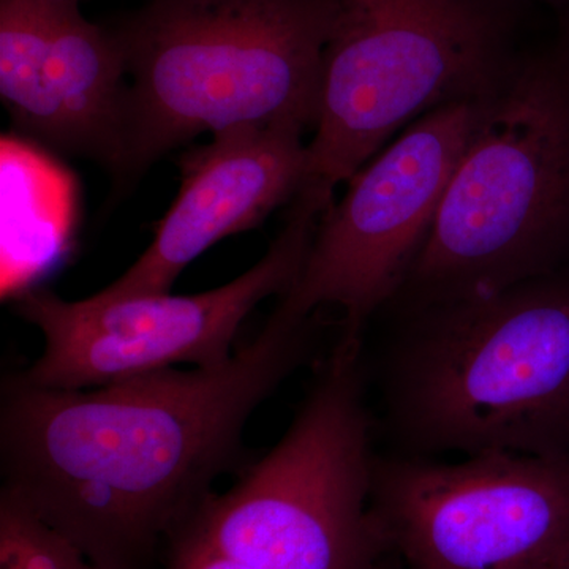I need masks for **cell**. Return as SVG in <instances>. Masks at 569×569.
Segmentation results:
<instances>
[{
    "label": "cell",
    "mask_w": 569,
    "mask_h": 569,
    "mask_svg": "<svg viewBox=\"0 0 569 569\" xmlns=\"http://www.w3.org/2000/svg\"><path fill=\"white\" fill-rule=\"evenodd\" d=\"M312 317L279 306L219 369L178 367L88 389L20 376L0 392V497L100 569H141L241 473L247 422L316 351Z\"/></svg>",
    "instance_id": "1"
},
{
    "label": "cell",
    "mask_w": 569,
    "mask_h": 569,
    "mask_svg": "<svg viewBox=\"0 0 569 569\" xmlns=\"http://www.w3.org/2000/svg\"><path fill=\"white\" fill-rule=\"evenodd\" d=\"M403 317L378 376L395 455L569 456V269Z\"/></svg>",
    "instance_id": "2"
},
{
    "label": "cell",
    "mask_w": 569,
    "mask_h": 569,
    "mask_svg": "<svg viewBox=\"0 0 569 569\" xmlns=\"http://www.w3.org/2000/svg\"><path fill=\"white\" fill-rule=\"evenodd\" d=\"M336 0H149L110 26L127 69L126 189L198 134L316 130Z\"/></svg>",
    "instance_id": "3"
},
{
    "label": "cell",
    "mask_w": 569,
    "mask_h": 569,
    "mask_svg": "<svg viewBox=\"0 0 569 569\" xmlns=\"http://www.w3.org/2000/svg\"><path fill=\"white\" fill-rule=\"evenodd\" d=\"M569 269V13L520 52L482 103L417 263L402 310L497 293Z\"/></svg>",
    "instance_id": "4"
},
{
    "label": "cell",
    "mask_w": 569,
    "mask_h": 569,
    "mask_svg": "<svg viewBox=\"0 0 569 569\" xmlns=\"http://www.w3.org/2000/svg\"><path fill=\"white\" fill-rule=\"evenodd\" d=\"M516 2L336 0L305 187L335 197L426 112L496 93L519 61Z\"/></svg>",
    "instance_id": "5"
},
{
    "label": "cell",
    "mask_w": 569,
    "mask_h": 569,
    "mask_svg": "<svg viewBox=\"0 0 569 569\" xmlns=\"http://www.w3.org/2000/svg\"><path fill=\"white\" fill-rule=\"evenodd\" d=\"M362 342L339 337L274 448L211 493L182 535L253 569H376Z\"/></svg>",
    "instance_id": "6"
},
{
    "label": "cell",
    "mask_w": 569,
    "mask_h": 569,
    "mask_svg": "<svg viewBox=\"0 0 569 569\" xmlns=\"http://www.w3.org/2000/svg\"><path fill=\"white\" fill-rule=\"evenodd\" d=\"M328 194L302 189L264 257L244 274L198 295H142L66 301L51 291L17 296V313L39 329L43 350L18 373L40 388L88 389L189 365L219 369L233 358L254 307L293 287Z\"/></svg>",
    "instance_id": "7"
},
{
    "label": "cell",
    "mask_w": 569,
    "mask_h": 569,
    "mask_svg": "<svg viewBox=\"0 0 569 569\" xmlns=\"http://www.w3.org/2000/svg\"><path fill=\"white\" fill-rule=\"evenodd\" d=\"M369 505L406 569H553L569 546V456L373 452Z\"/></svg>",
    "instance_id": "8"
},
{
    "label": "cell",
    "mask_w": 569,
    "mask_h": 569,
    "mask_svg": "<svg viewBox=\"0 0 569 569\" xmlns=\"http://www.w3.org/2000/svg\"><path fill=\"white\" fill-rule=\"evenodd\" d=\"M485 100L426 112L369 160L321 213L305 266L277 306L301 318L339 307L340 336L362 340L417 263Z\"/></svg>",
    "instance_id": "9"
},
{
    "label": "cell",
    "mask_w": 569,
    "mask_h": 569,
    "mask_svg": "<svg viewBox=\"0 0 569 569\" xmlns=\"http://www.w3.org/2000/svg\"><path fill=\"white\" fill-rule=\"evenodd\" d=\"M82 0H0V99L17 132L66 156L121 164L127 69Z\"/></svg>",
    "instance_id": "10"
},
{
    "label": "cell",
    "mask_w": 569,
    "mask_h": 569,
    "mask_svg": "<svg viewBox=\"0 0 569 569\" xmlns=\"http://www.w3.org/2000/svg\"><path fill=\"white\" fill-rule=\"evenodd\" d=\"M305 130L247 126L213 133L179 159L178 197L157 223L148 249L100 298L168 293L206 250L253 230L306 183Z\"/></svg>",
    "instance_id": "11"
},
{
    "label": "cell",
    "mask_w": 569,
    "mask_h": 569,
    "mask_svg": "<svg viewBox=\"0 0 569 569\" xmlns=\"http://www.w3.org/2000/svg\"><path fill=\"white\" fill-rule=\"evenodd\" d=\"M0 569H100L80 549L0 497Z\"/></svg>",
    "instance_id": "12"
},
{
    "label": "cell",
    "mask_w": 569,
    "mask_h": 569,
    "mask_svg": "<svg viewBox=\"0 0 569 569\" xmlns=\"http://www.w3.org/2000/svg\"><path fill=\"white\" fill-rule=\"evenodd\" d=\"M171 545L173 552L168 569H253L182 535L171 539Z\"/></svg>",
    "instance_id": "13"
},
{
    "label": "cell",
    "mask_w": 569,
    "mask_h": 569,
    "mask_svg": "<svg viewBox=\"0 0 569 569\" xmlns=\"http://www.w3.org/2000/svg\"><path fill=\"white\" fill-rule=\"evenodd\" d=\"M518 2H520V0H518ZM537 2L548 3V6L556 7V9L563 11V14L569 13V0H537Z\"/></svg>",
    "instance_id": "14"
},
{
    "label": "cell",
    "mask_w": 569,
    "mask_h": 569,
    "mask_svg": "<svg viewBox=\"0 0 569 569\" xmlns=\"http://www.w3.org/2000/svg\"><path fill=\"white\" fill-rule=\"evenodd\" d=\"M553 569H569V546L568 549L565 550L563 556H561L559 563H557Z\"/></svg>",
    "instance_id": "15"
},
{
    "label": "cell",
    "mask_w": 569,
    "mask_h": 569,
    "mask_svg": "<svg viewBox=\"0 0 569 569\" xmlns=\"http://www.w3.org/2000/svg\"><path fill=\"white\" fill-rule=\"evenodd\" d=\"M376 569H385L383 567H381V563L378 565V567Z\"/></svg>",
    "instance_id": "16"
}]
</instances>
